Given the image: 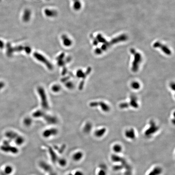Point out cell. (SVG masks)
Masks as SVG:
<instances>
[{
	"label": "cell",
	"mask_w": 175,
	"mask_h": 175,
	"mask_svg": "<svg viewBox=\"0 0 175 175\" xmlns=\"http://www.w3.org/2000/svg\"><path fill=\"white\" fill-rule=\"evenodd\" d=\"M128 39V37L127 35L122 34L120 35L118 37L114 38L111 39L110 42H106L103 43L100 48H96L95 50V53L97 55L101 54L103 52L107 50L109 48H110L113 45L119 43L120 42H124Z\"/></svg>",
	"instance_id": "obj_1"
},
{
	"label": "cell",
	"mask_w": 175,
	"mask_h": 175,
	"mask_svg": "<svg viewBox=\"0 0 175 175\" xmlns=\"http://www.w3.org/2000/svg\"><path fill=\"white\" fill-rule=\"evenodd\" d=\"M130 52L134 55V60L133 62L131 69L133 72H136L139 69V64L142 61V57L140 53L137 52L133 48H131Z\"/></svg>",
	"instance_id": "obj_2"
},
{
	"label": "cell",
	"mask_w": 175,
	"mask_h": 175,
	"mask_svg": "<svg viewBox=\"0 0 175 175\" xmlns=\"http://www.w3.org/2000/svg\"><path fill=\"white\" fill-rule=\"evenodd\" d=\"M149 127L144 132V135L147 138H151L159 130V126L153 120H150Z\"/></svg>",
	"instance_id": "obj_3"
},
{
	"label": "cell",
	"mask_w": 175,
	"mask_h": 175,
	"mask_svg": "<svg viewBox=\"0 0 175 175\" xmlns=\"http://www.w3.org/2000/svg\"><path fill=\"white\" fill-rule=\"evenodd\" d=\"M1 150L4 152L13 154H17L19 151L17 147L11 146L7 141L4 142V145L1 147Z\"/></svg>",
	"instance_id": "obj_4"
},
{
	"label": "cell",
	"mask_w": 175,
	"mask_h": 175,
	"mask_svg": "<svg viewBox=\"0 0 175 175\" xmlns=\"http://www.w3.org/2000/svg\"><path fill=\"white\" fill-rule=\"evenodd\" d=\"M90 106L91 107H96L100 106L102 110L104 112H108L110 111V107L108 105L106 104V103L103 102H92L90 103Z\"/></svg>",
	"instance_id": "obj_5"
},
{
	"label": "cell",
	"mask_w": 175,
	"mask_h": 175,
	"mask_svg": "<svg viewBox=\"0 0 175 175\" xmlns=\"http://www.w3.org/2000/svg\"><path fill=\"white\" fill-rule=\"evenodd\" d=\"M58 134V130L56 128H51L45 130L43 132L42 135L46 138H50L57 135Z\"/></svg>",
	"instance_id": "obj_6"
},
{
	"label": "cell",
	"mask_w": 175,
	"mask_h": 175,
	"mask_svg": "<svg viewBox=\"0 0 175 175\" xmlns=\"http://www.w3.org/2000/svg\"><path fill=\"white\" fill-rule=\"evenodd\" d=\"M124 136L130 140H134L136 139V134L135 131L133 128L126 130L124 133Z\"/></svg>",
	"instance_id": "obj_7"
},
{
	"label": "cell",
	"mask_w": 175,
	"mask_h": 175,
	"mask_svg": "<svg viewBox=\"0 0 175 175\" xmlns=\"http://www.w3.org/2000/svg\"><path fill=\"white\" fill-rule=\"evenodd\" d=\"M153 47L154 48H160L164 53L167 55H170L171 54V51L170 49L164 45L162 44L160 42H156L153 44Z\"/></svg>",
	"instance_id": "obj_8"
},
{
	"label": "cell",
	"mask_w": 175,
	"mask_h": 175,
	"mask_svg": "<svg viewBox=\"0 0 175 175\" xmlns=\"http://www.w3.org/2000/svg\"><path fill=\"white\" fill-rule=\"evenodd\" d=\"M38 91L40 94V96L42 99V105L43 107L44 108L46 109L48 108V104L47 102V98L46 95L45 94L44 90L41 88H39L38 90Z\"/></svg>",
	"instance_id": "obj_9"
},
{
	"label": "cell",
	"mask_w": 175,
	"mask_h": 175,
	"mask_svg": "<svg viewBox=\"0 0 175 175\" xmlns=\"http://www.w3.org/2000/svg\"><path fill=\"white\" fill-rule=\"evenodd\" d=\"M39 166L46 172L50 173L53 171L52 167L47 162L44 161H41L39 163Z\"/></svg>",
	"instance_id": "obj_10"
},
{
	"label": "cell",
	"mask_w": 175,
	"mask_h": 175,
	"mask_svg": "<svg viewBox=\"0 0 175 175\" xmlns=\"http://www.w3.org/2000/svg\"><path fill=\"white\" fill-rule=\"evenodd\" d=\"M34 55H35V57L38 60H39L40 61L42 62V63H43L44 64H46L47 67L49 69H52V65L51 63L48 61L47 59H46L44 57L37 53H35Z\"/></svg>",
	"instance_id": "obj_11"
},
{
	"label": "cell",
	"mask_w": 175,
	"mask_h": 175,
	"mask_svg": "<svg viewBox=\"0 0 175 175\" xmlns=\"http://www.w3.org/2000/svg\"><path fill=\"white\" fill-rule=\"evenodd\" d=\"M163 172L162 167L159 166H156L151 170L147 175H161Z\"/></svg>",
	"instance_id": "obj_12"
},
{
	"label": "cell",
	"mask_w": 175,
	"mask_h": 175,
	"mask_svg": "<svg viewBox=\"0 0 175 175\" xmlns=\"http://www.w3.org/2000/svg\"><path fill=\"white\" fill-rule=\"evenodd\" d=\"M128 103L129 106H131L134 108H138L139 107L137 98L135 95H131V96L130 101Z\"/></svg>",
	"instance_id": "obj_13"
},
{
	"label": "cell",
	"mask_w": 175,
	"mask_h": 175,
	"mask_svg": "<svg viewBox=\"0 0 175 175\" xmlns=\"http://www.w3.org/2000/svg\"><path fill=\"white\" fill-rule=\"evenodd\" d=\"M107 132V129L106 128L103 127L99 128L95 131L94 133V135L95 137L98 138H100L104 136Z\"/></svg>",
	"instance_id": "obj_14"
},
{
	"label": "cell",
	"mask_w": 175,
	"mask_h": 175,
	"mask_svg": "<svg viewBox=\"0 0 175 175\" xmlns=\"http://www.w3.org/2000/svg\"><path fill=\"white\" fill-rule=\"evenodd\" d=\"M48 152L50 154L51 160L52 161V162L53 163H55L57 162L58 157L57 154H56V153L54 152L53 149L51 147H49L48 148Z\"/></svg>",
	"instance_id": "obj_15"
},
{
	"label": "cell",
	"mask_w": 175,
	"mask_h": 175,
	"mask_svg": "<svg viewBox=\"0 0 175 175\" xmlns=\"http://www.w3.org/2000/svg\"><path fill=\"white\" fill-rule=\"evenodd\" d=\"M84 155V153L82 151H78L73 155V159L75 162H78L83 159Z\"/></svg>",
	"instance_id": "obj_16"
},
{
	"label": "cell",
	"mask_w": 175,
	"mask_h": 175,
	"mask_svg": "<svg viewBox=\"0 0 175 175\" xmlns=\"http://www.w3.org/2000/svg\"><path fill=\"white\" fill-rule=\"evenodd\" d=\"M112 150L116 154H118L122 152L123 147L119 143H116L112 146Z\"/></svg>",
	"instance_id": "obj_17"
},
{
	"label": "cell",
	"mask_w": 175,
	"mask_h": 175,
	"mask_svg": "<svg viewBox=\"0 0 175 175\" xmlns=\"http://www.w3.org/2000/svg\"><path fill=\"white\" fill-rule=\"evenodd\" d=\"M19 134L14 131H9L6 133L5 136L6 137L10 139V140H14Z\"/></svg>",
	"instance_id": "obj_18"
},
{
	"label": "cell",
	"mask_w": 175,
	"mask_h": 175,
	"mask_svg": "<svg viewBox=\"0 0 175 175\" xmlns=\"http://www.w3.org/2000/svg\"><path fill=\"white\" fill-rule=\"evenodd\" d=\"M107 166L105 164H102L100 165V169L97 173V175H107Z\"/></svg>",
	"instance_id": "obj_19"
},
{
	"label": "cell",
	"mask_w": 175,
	"mask_h": 175,
	"mask_svg": "<svg viewBox=\"0 0 175 175\" xmlns=\"http://www.w3.org/2000/svg\"><path fill=\"white\" fill-rule=\"evenodd\" d=\"M14 141H15V143L17 145L21 146L24 143V142H25V139L23 136L19 135Z\"/></svg>",
	"instance_id": "obj_20"
},
{
	"label": "cell",
	"mask_w": 175,
	"mask_h": 175,
	"mask_svg": "<svg viewBox=\"0 0 175 175\" xmlns=\"http://www.w3.org/2000/svg\"><path fill=\"white\" fill-rule=\"evenodd\" d=\"M45 119L46 122L49 124H55L57 122L58 120L57 119L53 116H47Z\"/></svg>",
	"instance_id": "obj_21"
},
{
	"label": "cell",
	"mask_w": 175,
	"mask_h": 175,
	"mask_svg": "<svg viewBox=\"0 0 175 175\" xmlns=\"http://www.w3.org/2000/svg\"><path fill=\"white\" fill-rule=\"evenodd\" d=\"M13 167L10 165L6 166L4 170V174L6 175H10L13 172Z\"/></svg>",
	"instance_id": "obj_22"
},
{
	"label": "cell",
	"mask_w": 175,
	"mask_h": 175,
	"mask_svg": "<svg viewBox=\"0 0 175 175\" xmlns=\"http://www.w3.org/2000/svg\"><path fill=\"white\" fill-rule=\"evenodd\" d=\"M92 128V125L91 123L88 122L86 123L84 126V128H83V131L85 133H88L91 131Z\"/></svg>",
	"instance_id": "obj_23"
},
{
	"label": "cell",
	"mask_w": 175,
	"mask_h": 175,
	"mask_svg": "<svg viewBox=\"0 0 175 175\" xmlns=\"http://www.w3.org/2000/svg\"><path fill=\"white\" fill-rule=\"evenodd\" d=\"M57 162L58 163V164L62 167H65L67 164V160L64 158L58 157Z\"/></svg>",
	"instance_id": "obj_24"
},
{
	"label": "cell",
	"mask_w": 175,
	"mask_h": 175,
	"mask_svg": "<svg viewBox=\"0 0 175 175\" xmlns=\"http://www.w3.org/2000/svg\"><path fill=\"white\" fill-rule=\"evenodd\" d=\"M96 38H97L96 40H97L98 42H99L100 43H105L107 41V40H106V39L103 37V36L101 34L98 35Z\"/></svg>",
	"instance_id": "obj_25"
},
{
	"label": "cell",
	"mask_w": 175,
	"mask_h": 175,
	"mask_svg": "<svg viewBox=\"0 0 175 175\" xmlns=\"http://www.w3.org/2000/svg\"><path fill=\"white\" fill-rule=\"evenodd\" d=\"M131 86L132 88L135 90L139 89L140 87V84L137 82H132Z\"/></svg>",
	"instance_id": "obj_26"
},
{
	"label": "cell",
	"mask_w": 175,
	"mask_h": 175,
	"mask_svg": "<svg viewBox=\"0 0 175 175\" xmlns=\"http://www.w3.org/2000/svg\"><path fill=\"white\" fill-rule=\"evenodd\" d=\"M129 107L128 103H120L119 107L121 109H125L128 108Z\"/></svg>",
	"instance_id": "obj_27"
},
{
	"label": "cell",
	"mask_w": 175,
	"mask_h": 175,
	"mask_svg": "<svg viewBox=\"0 0 175 175\" xmlns=\"http://www.w3.org/2000/svg\"><path fill=\"white\" fill-rule=\"evenodd\" d=\"M24 123L26 126H29L32 124V120L30 118H26L24 120Z\"/></svg>",
	"instance_id": "obj_28"
},
{
	"label": "cell",
	"mask_w": 175,
	"mask_h": 175,
	"mask_svg": "<svg viewBox=\"0 0 175 175\" xmlns=\"http://www.w3.org/2000/svg\"><path fill=\"white\" fill-rule=\"evenodd\" d=\"M74 175H84V174L82 171L78 170L75 172Z\"/></svg>",
	"instance_id": "obj_29"
},
{
	"label": "cell",
	"mask_w": 175,
	"mask_h": 175,
	"mask_svg": "<svg viewBox=\"0 0 175 175\" xmlns=\"http://www.w3.org/2000/svg\"><path fill=\"white\" fill-rule=\"evenodd\" d=\"M60 89V87L58 86H55L53 88V90L54 91H58V90H59Z\"/></svg>",
	"instance_id": "obj_30"
},
{
	"label": "cell",
	"mask_w": 175,
	"mask_h": 175,
	"mask_svg": "<svg viewBox=\"0 0 175 175\" xmlns=\"http://www.w3.org/2000/svg\"><path fill=\"white\" fill-rule=\"evenodd\" d=\"M170 86V88L172 89V90H175V84L174 83L172 82V83H171Z\"/></svg>",
	"instance_id": "obj_31"
},
{
	"label": "cell",
	"mask_w": 175,
	"mask_h": 175,
	"mask_svg": "<svg viewBox=\"0 0 175 175\" xmlns=\"http://www.w3.org/2000/svg\"><path fill=\"white\" fill-rule=\"evenodd\" d=\"M49 174V175H57L56 173L53 171H52Z\"/></svg>",
	"instance_id": "obj_32"
},
{
	"label": "cell",
	"mask_w": 175,
	"mask_h": 175,
	"mask_svg": "<svg viewBox=\"0 0 175 175\" xmlns=\"http://www.w3.org/2000/svg\"><path fill=\"white\" fill-rule=\"evenodd\" d=\"M67 175H74V174H71V173H70L69 174H68Z\"/></svg>",
	"instance_id": "obj_33"
}]
</instances>
